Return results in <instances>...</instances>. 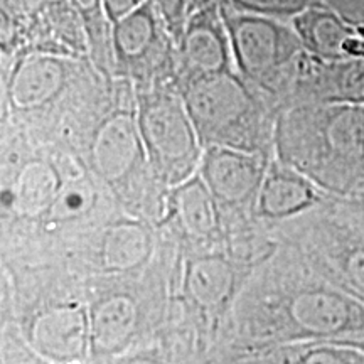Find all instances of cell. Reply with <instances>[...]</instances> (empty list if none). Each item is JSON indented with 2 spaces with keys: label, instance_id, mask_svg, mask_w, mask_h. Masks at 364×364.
Here are the masks:
<instances>
[{
  "label": "cell",
  "instance_id": "obj_29",
  "mask_svg": "<svg viewBox=\"0 0 364 364\" xmlns=\"http://www.w3.org/2000/svg\"><path fill=\"white\" fill-rule=\"evenodd\" d=\"M351 346H356V348L363 349V351H364V339H363V341H358V343H354V344H351Z\"/></svg>",
  "mask_w": 364,
  "mask_h": 364
},
{
  "label": "cell",
  "instance_id": "obj_18",
  "mask_svg": "<svg viewBox=\"0 0 364 364\" xmlns=\"http://www.w3.org/2000/svg\"><path fill=\"white\" fill-rule=\"evenodd\" d=\"M294 83L302 97L299 103L364 105V59L322 61L304 53Z\"/></svg>",
  "mask_w": 364,
  "mask_h": 364
},
{
  "label": "cell",
  "instance_id": "obj_25",
  "mask_svg": "<svg viewBox=\"0 0 364 364\" xmlns=\"http://www.w3.org/2000/svg\"><path fill=\"white\" fill-rule=\"evenodd\" d=\"M0 364H51L36 354L22 339L19 331L7 321H0Z\"/></svg>",
  "mask_w": 364,
  "mask_h": 364
},
{
  "label": "cell",
  "instance_id": "obj_13",
  "mask_svg": "<svg viewBox=\"0 0 364 364\" xmlns=\"http://www.w3.org/2000/svg\"><path fill=\"white\" fill-rule=\"evenodd\" d=\"M273 157L226 147H206L198 174L230 221L231 231L257 225L255 208Z\"/></svg>",
  "mask_w": 364,
  "mask_h": 364
},
{
  "label": "cell",
  "instance_id": "obj_21",
  "mask_svg": "<svg viewBox=\"0 0 364 364\" xmlns=\"http://www.w3.org/2000/svg\"><path fill=\"white\" fill-rule=\"evenodd\" d=\"M295 33L300 38L306 53L322 61H343L344 46L354 33V22L327 7L314 4L292 19Z\"/></svg>",
  "mask_w": 364,
  "mask_h": 364
},
{
  "label": "cell",
  "instance_id": "obj_24",
  "mask_svg": "<svg viewBox=\"0 0 364 364\" xmlns=\"http://www.w3.org/2000/svg\"><path fill=\"white\" fill-rule=\"evenodd\" d=\"M147 2L156 11L177 48L194 12V0H147Z\"/></svg>",
  "mask_w": 364,
  "mask_h": 364
},
{
  "label": "cell",
  "instance_id": "obj_10",
  "mask_svg": "<svg viewBox=\"0 0 364 364\" xmlns=\"http://www.w3.org/2000/svg\"><path fill=\"white\" fill-rule=\"evenodd\" d=\"M236 71L257 88L277 95L279 86L292 83L304 49L292 24L273 17L236 12L221 2Z\"/></svg>",
  "mask_w": 364,
  "mask_h": 364
},
{
  "label": "cell",
  "instance_id": "obj_1",
  "mask_svg": "<svg viewBox=\"0 0 364 364\" xmlns=\"http://www.w3.org/2000/svg\"><path fill=\"white\" fill-rule=\"evenodd\" d=\"M363 339V304L317 275L294 248L279 243L245 284L215 348L268 349Z\"/></svg>",
  "mask_w": 364,
  "mask_h": 364
},
{
  "label": "cell",
  "instance_id": "obj_14",
  "mask_svg": "<svg viewBox=\"0 0 364 364\" xmlns=\"http://www.w3.org/2000/svg\"><path fill=\"white\" fill-rule=\"evenodd\" d=\"M112 59L118 75L150 86L167 65L177 70V48L149 2L112 24Z\"/></svg>",
  "mask_w": 364,
  "mask_h": 364
},
{
  "label": "cell",
  "instance_id": "obj_28",
  "mask_svg": "<svg viewBox=\"0 0 364 364\" xmlns=\"http://www.w3.org/2000/svg\"><path fill=\"white\" fill-rule=\"evenodd\" d=\"M213 2H218V0H194V11L198 7L206 6V4H213Z\"/></svg>",
  "mask_w": 364,
  "mask_h": 364
},
{
  "label": "cell",
  "instance_id": "obj_17",
  "mask_svg": "<svg viewBox=\"0 0 364 364\" xmlns=\"http://www.w3.org/2000/svg\"><path fill=\"white\" fill-rule=\"evenodd\" d=\"M329 198L306 176L273 157L258 194L255 220L273 231L277 226L318 208Z\"/></svg>",
  "mask_w": 364,
  "mask_h": 364
},
{
  "label": "cell",
  "instance_id": "obj_27",
  "mask_svg": "<svg viewBox=\"0 0 364 364\" xmlns=\"http://www.w3.org/2000/svg\"><path fill=\"white\" fill-rule=\"evenodd\" d=\"M346 201L351 203L353 206H356V208L363 209V211H364V186H363V188H359L356 193L351 196V198L346 199Z\"/></svg>",
  "mask_w": 364,
  "mask_h": 364
},
{
  "label": "cell",
  "instance_id": "obj_22",
  "mask_svg": "<svg viewBox=\"0 0 364 364\" xmlns=\"http://www.w3.org/2000/svg\"><path fill=\"white\" fill-rule=\"evenodd\" d=\"M70 2L85 27L91 53L105 66L107 59H112V24L105 12L103 0H70Z\"/></svg>",
  "mask_w": 364,
  "mask_h": 364
},
{
  "label": "cell",
  "instance_id": "obj_20",
  "mask_svg": "<svg viewBox=\"0 0 364 364\" xmlns=\"http://www.w3.org/2000/svg\"><path fill=\"white\" fill-rule=\"evenodd\" d=\"M215 364H364V351L351 344L302 343L268 349H213Z\"/></svg>",
  "mask_w": 364,
  "mask_h": 364
},
{
  "label": "cell",
  "instance_id": "obj_16",
  "mask_svg": "<svg viewBox=\"0 0 364 364\" xmlns=\"http://www.w3.org/2000/svg\"><path fill=\"white\" fill-rule=\"evenodd\" d=\"M73 66L54 53H31L12 68L7 81V100L16 113L46 110L71 85Z\"/></svg>",
  "mask_w": 364,
  "mask_h": 364
},
{
  "label": "cell",
  "instance_id": "obj_2",
  "mask_svg": "<svg viewBox=\"0 0 364 364\" xmlns=\"http://www.w3.org/2000/svg\"><path fill=\"white\" fill-rule=\"evenodd\" d=\"M0 321L14 324L36 354L51 364H88L86 282L66 263L0 267Z\"/></svg>",
  "mask_w": 364,
  "mask_h": 364
},
{
  "label": "cell",
  "instance_id": "obj_15",
  "mask_svg": "<svg viewBox=\"0 0 364 364\" xmlns=\"http://www.w3.org/2000/svg\"><path fill=\"white\" fill-rule=\"evenodd\" d=\"M233 49L221 16V0L198 7L177 46L176 88L186 81L233 71Z\"/></svg>",
  "mask_w": 364,
  "mask_h": 364
},
{
  "label": "cell",
  "instance_id": "obj_26",
  "mask_svg": "<svg viewBox=\"0 0 364 364\" xmlns=\"http://www.w3.org/2000/svg\"><path fill=\"white\" fill-rule=\"evenodd\" d=\"M147 0H103L105 12H107L110 24H115L117 21L124 19L139 7H142Z\"/></svg>",
  "mask_w": 364,
  "mask_h": 364
},
{
  "label": "cell",
  "instance_id": "obj_11",
  "mask_svg": "<svg viewBox=\"0 0 364 364\" xmlns=\"http://www.w3.org/2000/svg\"><path fill=\"white\" fill-rule=\"evenodd\" d=\"M166 245L154 223L120 213L71 248L65 263L83 279L139 275Z\"/></svg>",
  "mask_w": 364,
  "mask_h": 364
},
{
  "label": "cell",
  "instance_id": "obj_3",
  "mask_svg": "<svg viewBox=\"0 0 364 364\" xmlns=\"http://www.w3.org/2000/svg\"><path fill=\"white\" fill-rule=\"evenodd\" d=\"M166 238V236H164ZM182 255L169 240L139 275L85 279L90 312V361L112 364L152 339L176 312Z\"/></svg>",
  "mask_w": 364,
  "mask_h": 364
},
{
  "label": "cell",
  "instance_id": "obj_23",
  "mask_svg": "<svg viewBox=\"0 0 364 364\" xmlns=\"http://www.w3.org/2000/svg\"><path fill=\"white\" fill-rule=\"evenodd\" d=\"M221 2L236 12L289 21L307 11L316 4V0H221Z\"/></svg>",
  "mask_w": 364,
  "mask_h": 364
},
{
  "label": "cell",
  "instance_id": "obj_19",
  "mask_svg": "<svg viewBox=\"0 0 364 364\" xmlns=\"http://www.w3.org/2000/svg\"><path fill=\"white\" fill-rule=\"evenodd\" d=\"M112 364H215L213 346L177 314L169 324Z\"/></svg>",
  "mask_w": 364,
  "mask_h": 364
},
{
  "label": "cell",
  "instance_id": "obj_7",
  "mask_svg": "<svg viewBox=\"0 0 364 364\" xmlns=\"http://www.w3.org/2000/svg\"><path fill=\"white\" fill-rule=\"evenodd\" d=\"M326 282L364 306V211L329 198L306 215L273 230Z\"/></svg>",
  "mask_w": 364,
  "mask_h": 364
},
{
  "label": "cell",
  "instance_id": "obj_6",
  "mask_svg": "<svg viewBox=\"0 0 364 364\" xmlns=\"http://www.w3.org/2000/svg\"><path fill=\"white\" fill-rule=\"evenodd\" d=\"M238 71L203 76L177 86L206 147L275 157V120Z\"/></svg>",
  "mask_w": 364,
  "mask_h": 364
},
{
  "label": "cell",
  "instance_id": "obj_8",
  "mask_svg": "<svg viewBox=\"0 0 364 364\" xmlns=\"http://www.w3.org/2000/svg\"><path fill=\"white\" fill-rule=\"evenodd\" d=\"M135 107L154 177L171 189L198 174L204 145L179 90L164 86L136 88Z\"/></svg>",
  "mask_w": 364,
  "mask_h": 364
},
{
  "label": "cell",
  "instance_id": "obj_12",
  "mask_svg": "<svg viewBox=\"0 0 364 364\" xmlns=\"http://www.w3.org/2000/svg\"><path fill=\"white\" fill-rule=\"evenodd\" d=\"M157 228L182 257L226 253L230 247V221L199 174L169 189Z\"/></svg>",
  "mask_w": 364,
  "mask_h": 364
},
{
  "label": "cell",
  "instance_id": "obj_4",
  "mask_svg": "<svg viewBox=\"0 0 364 364\" xmlns=\"http://www.w3.org/2000/svg\"><path fill=\"white\" fill-rule=\"evenodd\" d=\"M273 152L322 193L348 199L364 186V105L295 103L275 120Z\"/></svg>",
  "mask_w": 364,
  "mask_h": 364
},
{
  "label": "cell",
  "instance_id": "obj_9",
  "mask_svg": "<svg viewBox=\"0 0 364 364\" xmlns=\"http://www.w3.org/2000/svg\"><path fill=\"white\" fill-rule=\"evenodd\" d=\"M253 270L255 267L236 260L228 253L182 257L176 295L177 314L194 327L213 349L225 336L236 299Z\"/></svg>",
  "mask_w": 364,
  "mask_h": 364
},
{
  "label": "cell",
  "instance_id": "obj_5",
  "mask_svg": "<svg viewBox=\"0 0 364 364\" xmlns=\"http://www.w3.org/2000/svg\"><path fill=\"white\" fill-rule=\"evenodd\" d=\"M71 147L127 215L159 225L169 189L150 171L136 107L107 113Z\"/></svg>",
  "mask_w": 364,
  "mask_h": 364
}]
</instances>
